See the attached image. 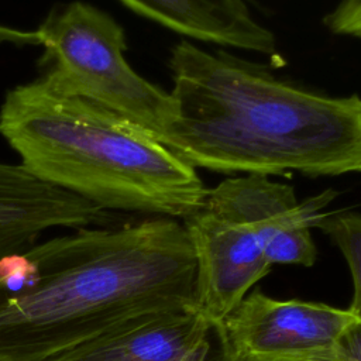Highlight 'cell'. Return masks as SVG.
I'll return each mask as SVG.
<instances>
[{"label":"cell","instance_id":"6da1fadb","mask_svg":"<svg viewBox=\"0 0 361 361\" xmlns=\"http://www.w3.org/2000/svg\"><path fill=\"white\" fill-rule=\"evenodd\" d=\"M183 223L85 226L0 259V361H48L144 314L196 309Z\"/></svg>","mask_w":361,"mask_h":361},{"label":"cell","instance_id":"7a4b0ae2","mask_svg":"<svg viewBox=\"0 0 361 361\" xmlns=\"http://www.w3.org/2000/svg\"><path fill=\"white\" fill-rule=\"evenodd\" d=\"M162 142L195 168L306 176L361 162V96H324L274 78L227 52L180 41Z\"/></svg>","mask_w":361,"mask_h":361},{"label":"cell","instance_id":"3957f363","mask_svg":"<svg viewBox=\"0 0 361 361\" xmlns=\"http://www.w3.org/2000/svg\"><path fill=\"white\" fill-rule=\"evenodd\" d=\"M0 134L35 178L104 212L186 219L207 195L196 168L155 134L39 78L8 90Z\"/></svg>","mask_w":361,"mask_h":361},{"label":"cell","instance_id":"277c9868","mask_svg":"<svg viewBox=\"0 0 361 361\" xmlns=\"http://www.w3.org/2000/svg\"><path fill=\"white\" fill-rule=\"evenodd\" d=\"M32 39L44 48L41 62L48 69L39 79L47 87L106 107L162 138L169 93L130 66L124 30L110 14L71 1L55 7Z\"/></svg>","mask_w":361,"mask_h":361},{"label":"cell","instance_id":"5b68a950","mask_svg":"<svg viewBox=\"0 0 361 361\" xmlns=\"http://www.w3.org/2000/svg\"><path fill=\"white\" fill-rule=\"evenodd\" d=\"M348 309L248 293L214 327L219 361H333Z\"/></svg>","mask_w":361,"mask_h":361},{"label":"cell","instance_id":"8992f818","mask_svg":"<svg viewBox=\"0 0 361 361\" xmlns=\"http://www.w3.org/2000/svg\"><path fill=\"white\" fill-rule=\"evenodd\" d=\"M196 257V310L214 327L262 279L271 262L255 231L203 202L183 219Z\"/></svg>","mask_w":361,"mask_h":361},{"label":"cell","instance_id":"52a82bcc","mask_svg":"<svg viewBox=\"0 0 361 361\" xmlns=\"http://www.w3.org/2000/svg\"><path fill=\"white\" fill-rule=\"evenodd\" d=\"M336 195L326 190L298 202L290 185L247 173L207 189L204 202L245 221L258 235L271 264L310 267L317 255L310 228Z\"/></svg>","mask_w":361,"mask_h":361},{"label":"cell","instance_id":"ba28073f","mask_svg":"<svg viewBox=\"0 0 361 361\" xmlns=\"http://www.w3.org/2000/svg\"><path fill=\"white\" fill-rule=\"evenodd\" d=\"M214 333L196 309L149 313L48 361H212Z\"/></svg>","mask_w":361,"mask_h":361},{"label":"cell","instance_id":"9c48e42d","mask_svg":"<svg viewBox=\"0 0 361 361\" xmlns=\"http://www.w3.org/2000/svg\"><path fill=\"white\" fill-rule=\"evenodd\" d=\"M135 13L185 37L272 54L275 35L251 14L245 0H120Z\"/></svg>","mask_w":361,"mask_h":361},{"label":"cell","instance_id":"30bf717a","mask_svg":"<svg viewBox=\"0 0 361 361\" xmlns=\"http://www.w3.org/2000/svg\"><path fill=\"white\" fill-rule=\"evenodd\" d=\"M314 227L322 228L344 255L353 278V299L348 310L361 320V213L322 214Z\"/></svg>","mask_w":361,"mask_h":361},{"label":"cell","instance_id":"8fae6325","mask_svg":"<svg viewBox=\"0 0 361 361\" xmlns=\"http://www.w3.org/2000/svg\"><path fill=\"white\" fill-rule=\"evenodd\" d=\"M323 24L336 35L361 39V0H340L334 10L324 16Z\"/></svg>","mask_w":361,"mask_h":361},{"label":"cell","instance_id":"7c38bea8","mask_svg":"<svg viewBox=\"0 0 361 361\" xmlns=\"http://www.w3.org/2000/svg\"><path fill=\"white\" fill-rule=\"evenodd\" d=\"M333 361H361V320L354 319L337 340Z\"/></svg>","mask_w":361,"mask_h":361},{"label":"cell","instance_id":"4fadbf2b","mask_svg":"<svg viewBox=\"0 0 361 361\" xmlns=\"http://www.w3.org/2000/svg\"><path fill=\"white\" fill-rule=\"evenodd\" d=\"M353 172H361V162H360V164H357V165L354 166Z\"/></svg>","mask_w":361,"mask_h":361}]
</instances>
